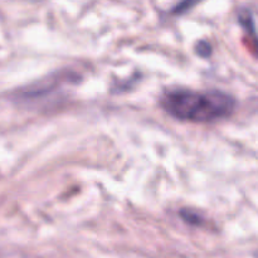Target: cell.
<instances>
[{
	"label": "cell",
	"instance_id": "6da1fadb",
	"mask_svg": "<svg viewBox=\"0 0 258 258\" xmlns=\"http://www.w3.org/2000/svg\"><path fill=\"white\" fill-rule=\"evenodd\" d=\"M160 105L169 115L178 120L206 123L231 116L236 107V101L231 95L218 90L170 88L161 95Z\"/></svg>",
	"mask_w": 258,
	"mask_h": 258
},
{
	"label": "cell",
	"instance_id": "7a4b0ae2",
	"mask_svg": "<svg viewBox=\"0 0 258 258\" xmlns=\"http://www.w3.org/2000/svg\"><path fill=\"white\" fill-rule=\"evenodd\" d=\"M202 0H181L178 5H175L173 9V14H184L188 10H190L191 8L196 7L198 3H201Z\"/></svg>",
	"mask_w": 258,
	"mask_h": 258
},
{
	"label": "cell",
	"instance_id": "3957f363",
	"mask_svg": "<svg viewBox=\"0 0 258 258\" xmlns=\"http://www.w3.org/2000/svg\"><path fill=\"white\" fill-rule=\"evenodd\" d=\"M181 216H183L184 221L188 222V223H190V224H201L202 223L201 216L193 213V212L184 211V212H181Z\"/></svg>",
	"mask_w": 258,
	"mask_h": 258
},
{
	"label": "cell",
	"instance_id": "277c9868",
	"mask_svg": "<svg viewBox=\"0 0 258 258\" xmlns=\"http://www.w3.org/2000/svg\"><path fill=\"white\" fill-rule=\"evenodd\" d=\"M198 45H199V47H202V49H201V48H197V52H198L199 54L203 55V57H207V55H209V53H211V45H209L208 43L201 42Z\"/></svg>",
	"mask_w": 258,
	"mask_h": 258
},
{
	"label": "cell",
	"instance_id": "5b68a950",
	"mask_svg": "<svg viewBox=\"0 0 258 258\" xmlns=\"http://www.w3.org/2000/svg\"><path fill=\"white\" fill-rule=\"evenodd\" d=\"M257 257H258V254H257Z\"/></svg>",
	"mask_w": 258,
	"mask_h": 258
},
{
	"label": "cell",
	"instance_id": "8992f818",
	"mask_svg": "<svg viewBox=\"0 0 258 258\" xmlns=\"http://www.w3.org/2000/svg\"><path fill=\"white\" fill-rule=\"evenodd\" d=\"M35 2H37V0H35Z\"/></svg>",
	"mask_w": 258,
	"mask_h": 258
}]
</instances>
